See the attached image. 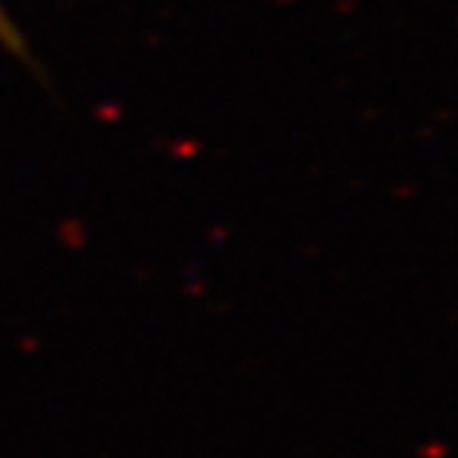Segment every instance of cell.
<instances>
[{
    "instance_id": "1",
    "label": "cell",
    "mask_w": 458,
    "mask_h": 458,
    "mask_svg": "<svg viewBox=\"0 0 458 458\" xmlns=\"http://www.w3.org/2000/svg\"><path fill=\"white\" fill-rule=\"evenodd\" d=\"M0 38H4V42H10L16 48V36H13V29L7 26V20H4V13H0Z\"/></svg>"
}]
</instances>
